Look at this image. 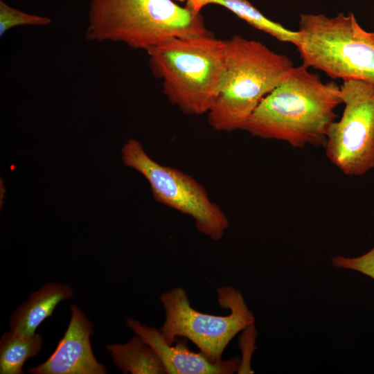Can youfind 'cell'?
<instances>
[{
  "instance_id": "9",
  "label": "cell",
  "mask_w": 374,
  "mask_h": 374,
  "mask_svg": "<svg viewBox=\"0 0 374 374\" xmlns=\"http://www.w3.org/2000/svg\"><path fill=\"white\" fill-rule=\"evenodd\" d=\"M71 319L67 329L55 350L42 364L29 368L32 374H105L104 364L92 350L90 337L92 323L75 305H71Z\"/></svg>"
},
{
  "instance_id": "16",
  "label": "cell",
  "mask_w": 374,
  "mask_h": 374,
  "mask_svg": "<svg viewBox=\"0 0 374 374\" xmlns=\"http://www.w3.org/2000/svg\"><path fill=\"white\" fill-rule=\"evenodd\" d=\"M332 264L334 267L354 270L374 279V247L358 257L336 256L332 259Z\"/></svg>"
},
{
  "instance_id": "10",
  "label": "cell",
  "mask_w": 374,
  "mask_h": 374,
  "mask_svg": "<svg viewBox=\"0 0 374 374\" xmlns=\"http://www.w3.org/2000/svg\"><path fill=\"white\" fill-rule=\"evenodd\" d=\"M126 324L152 348L167 374H231L238 370L240 360L238 357L213 362L201 351H191L184 341L175 346L168 343L160 330L135 319H127Z\"/></svg>"
},
{
  "instance_id": "7",
  "label": "cell",
  "mask_w": 374,
  "mask_h": 374,
  "mask_svg": "<svg viewBox=\"0 0 374 374\" xmlns=\"http://www.w3.org/2000/svg\"><path fill=\"white\" fill-rule=\"evenodd\" d=\"M122 154L124 164L148 180L157 202L193 217L197 230L211 240H219L223 237L229 226L226 214L193 177L157 163L133 139L123 147Z\"/></svg>"
},
{
  "instance_id": "14",
  "label": "cell",
  "mask_w": 374,
  "mask_h": 374,
  "mask_svg": "<svg viewBox=\"0 0 374 374\" xmlns=\"http://www.w3.org/2000/svg\"><path fill=\"white\" fill-rule=\"evenodd\" d=\"M208 4L224 6L253 28L282 42L299 45L300 32L286 28L282 24L267 18L247 0H205Z\"/></svg>"
},
{
  "instance_id": "5",
  "label": "cell",
  "mask_w": 374,
  "mask_h": 374,
  "mask_svg": "<svg viewBox=\"0 0 374 374\" xmlns=\"http://www.w3.org/2000/svg\"><path fill=\"white\" fill-rule=\"evenodd\" d=\"M299 31L296 48L305 66L333 80H362L374 87V31L362 28L353 13L301 14Z\"/></svg>"
},
{
  "instance_id": "6",
  "label": "cell",
  "mask_w": 374,
  "mask_h": 374,
  "mask_svg": "<svg viewBox=\"0 0 374 374\" xmlns=\"http://www.w3.org/2000/svg\"><path fill=\"white\" fill-rule=\"evenodd\" d=\"M217 292L220 305L230 310L229 315H212L194 309L181 287L163 293L160 301L166 319L159 330L165 340L174 344L178 337L186 338L211 362L222 361V355L229 342L253 324L255 318L238 290L224 287Z\"/></svg>"
},
{
  "instance_id": "3",
  "label": "cell",
  "mask_w": 374,
  "mask_h": 374,
  "mask_svg": "<svg viewBox=\"0 0 374 374\" xmlns=\"http://www.w3.org/2000/svg\"><path fill=\"white\" fill-rule=\"evenodd\" d=\"M169 102L186 114H208L221 91L226 41L212 35L178 37L146 51Z\"/></svg>"
},
{
  "instance_id": "4",
  "label": "cell",
  "mask_w": 374,
  "mask_h": 374,
  "mask_svg": "<svg viewBox=\"0 0 374 374\" xmlns=\"http://www.w3.org/2000/svg\"><path fill=\"white\" fill-rule=\"evenodd\" d=\"M226 41V73L219 96L207 114L218 132L242 130L262 99L294 66L283 54L239 35Z\"/></svg>"
},
{
  "instance_id": "13",
  "label": "cell",
  "mask_w": 374,
  "mask_h": 374,
  "mask_svg": "<svg viewBox=\"0 0 374 374\" xmlns=\"http://www.w3.org/2000/svg\"><path fill=\"white\" fill-rule=\"evenodd\" d=\"M40 334L23 335L12 331L4 332L0 339V373L22 374L23 366L42 350Z\"/></svg>"
},
{
  "instance_id": "18",
  "label": "cell",
  "mask_w": 374,
  "mask_h": 374,
  "mask_svg": "<svg viewBox=\"0 0 374 374\" xmlns=\"http://www.w3.org/2000/svg\"><path fill=\"white\" fill-rule=\"evenodd\" d=\"M179 1H186L187 4L191 6L196 11L200 12L201 9L206 6L205 0H176Z\"/></svg>"
},
{
  "instance_id": "15",
  "label": "cell",
  "mask_w": 374,
  "mask_h": 374,
  "mask_svg": "<svg viewBox=\"0 0 374 374\" xmlns=\"http://www.w3.org/2000/svg\"><path fill=\"white\" fill-rule=\"evenodd\" d=\"M51 23L49 17L26 13L0 0V37L9 29L19 26H45Z\"/></svg>"
},
{
  "instance_id": "1",
  "label": "cell",
  "mask_w": 374,
  "mask_h": 374,
  "mask_svg": "<svg viewBox=\"0 0 374 374\" xmlns=\"http://www.w3.org/2000/svg\"><path fill=\"white\" fill-rule=\"evenodd\" d=\"M341 103L340 86L323 82L301 64L262 99L242 130L294 148L325 146L329 127L336 121L335 109Z\"/></svg>"
},
{
  "instance_id": "2",
  "label": "cell",
  "mask_w": 374,
  "mask_h": 374,
  "mask_svg": "<svg viewBox=\"0 0 374 374\" xmlns=\"http://www.w3.org/2000/svg\"><path fill=\"white\" fill-rule=\"evenodd\" d=\"M212 35L200 12L172 0H91L85 39L145 51L178 37Z\"/></svg>"
},
{
  "instance_id": "17",
  "label": "cell",
  "mask_w": 374,
  "mask_h": 374,
  "mask_svg": "<svg viewBox=\"0 0 374 374\" xmlns=\"http://www.w3.org/2000/svg\"><path fill=\"white\" fill-rule=\"evenodd\" d=\"M249 332H244L240 339V346L242 353V359L238 370V373H253L250 369L249 359L253 351L255 340V330L253 324L248 328Z\"/></svg>"
},
{
  "instance_id": "12",
  "label": "cell",
  "mask_w": 374,
  "mask_h": 374,
  "mask_svg": "<svg viewBox=\"0 0 374 374\" xmlns=\"http://www.w3.org/2000/svg\"><path fill=\"white\" fill-rule=\"evenodd\" d=\"M106 349L123 373L163 374L166 371L152 348L138 335L126 344H109Z\"/></svg>"
},
{
  "instance_id": "11",
  "label": "cell",
  "mask_w": 374,
  "mask_h": 374,
  "mask_svg": "<svg viewBox=\"0 0 374 374\" xmlns=\"http://www.w3.org/2000/svg\"><path fill=\"white\" fill-rule=\"evenodd\" d=\"M73 296V291L67 284L46 283L15 310L10 318V330L23 335L36 333L40 324L52 316L57 305Z\"/></svg>"
},
{
  "instance_id": "8",
  "label": "cell",
  "mask_w": 374,
  "mask_h": 374,
  "mask_svg": "<svg viewBox=\"0 0 374 374\" xmlns=\"http://www.w3.org/2000/svg\"><path fill=\"white\" fill-rule=\"evenodd\" d=\"M344 109L330 126L328 159L348 176H360L374 168V87L357 80L340 86Z\"/></svg>"
}]
</instances>
